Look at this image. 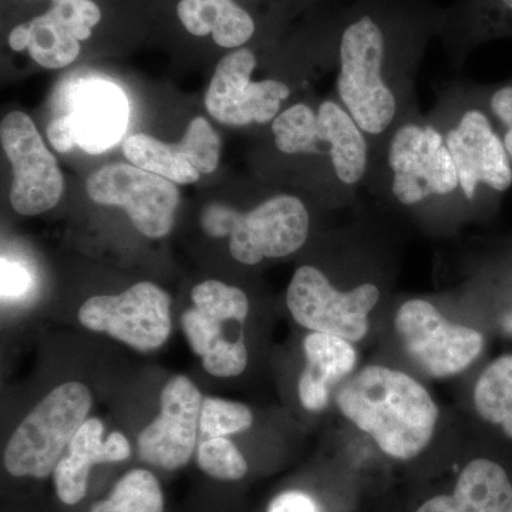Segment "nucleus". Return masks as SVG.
I'll return each instance as SVG.
<instances>
[{"instance_id":"nucleus-21","label":"nucleus","mask_w":512,"mask_h":512,"mask_svg":"<svg viewBox=\"0 0 512 512\" xmlns=\"http://www.w3.org/2000/svg\"><path fill=\"white\" fill-rule=\"evenodd\" d=\"M474 409L481 420L498 427L512 441V355L498 356L478 376Z\"/></svg>"},{"instance_id":"nucleus-6","label":"nucleus","mask_w":512,"mask_h":512,"mask_svg":"<svg viewBox=\"0 0 512 512\" xmlns=\"http://www.w3.org/2000/svg\"><path fill=\"white\" fill-rule=\"evenodd\" d=\"M79 320L84 328L106 333L138 352H153L170 338L171 298L153 282H138L119 295L87 299Z\"/></svg>"},{"instance_id":"nucleus-15","label":"nucleus","mask_w":512,"mask_h":512,"mask_svg":"<svg viewBox=\"0 0 512 512\" xmlns=\"http://www.w3.org/2000/svg\"><path fill=\"white\" fill-rule=\"evenodd\" d=\"M413 512H512V476L494 458H471L450 490L424 498Z\"/></svg>"},{"instance_id":"nucleus-35","label":"nucleus","mask_w":512,"mask_h":512,"mask_svg":"<svg viewBox=\"0 0 512 512\" xmlns=\"http://www.w3.org/2000/svg\"><path fill=\"white\" fill-rule=\"evenodd\" d=\"M28 275L18 265L3 261L2 264V293L3 296L18 295L25 291Z\"/></svg>"},{"instance_id":"nucleus-8","label":"nucleus","mask_w":512,"mask_h":512,"mask_svg":"<svg viewBox=\"0 0 512 512\" xmlns=\"http://www.w3.org/2000/svg\"><path fill=\"white\" fill-rule=\"evenodd\" d=\"M0 138L13 168V210L33 217L55 208L64 191L63 174L33 120L22 111H12L2 121Z\"/></svg>"},{"instance_id":"nucleus-20","label":"nucleus","mask_w":512,"mask_h":512,"mask_svg":"<svg viewBox=\"0 0 512 512\" xmlns=\"http://www.w3.org/2000/svg\"><path fill=\"white\" fill-rule=\"evenodd\" d=\"M318 137L320 143L329 144L336 177L343 184L359 183L366 173L367 143L362 128L348 111L333 101L320 104Z\"/></svg>"},{"instance_id":"nucleus-10","label":"nucleus","mask_w":512,"mask_h":512,"mask_svg":"<svg viewBox=\"0 0 512 512\" xmlns=\"http://www.w3.org/2000/svg\"><path fill=\"white\" fill-rule=\"evenodd\" d=\"M255 67V53L247 47L222 57L205 94V107L215 120L242 127L266 124L278 117L291 89L279 80L251 82Z\"/></svg>"},{"instance_id":"nucleus-33","label":"nucleus","mask_w":512,"mask_h":512,"mask_svg":"<svg viewBox=\"0 0 512 512\" xmlns=\"http://www.w3.org/2000/svg\"><path fill=\"white\" fill-rule=\"evenodd\" d=\"M266 512H320L311 495L302 491H286L276 495Z\"/></svg>"},{"instance_id":"nucleus-34","label":"nucleus","mask_w":512,"mask_h":512,"mask_svg":"<svg viewBox=\"0 0 512 512\" xmlns=\"http://www.w3.org/2000/svg\"><path fill=\"white\" fill-rule=\"evenodd\" d=\"M490 110L504 128L512 127V84L498 87L490 97Z\"/></svg>"},{"instance_id":"nucleus-16","label":"nucleus","mask_w":512,"mask_h":512,"mask_svg":"<svg viewBox=\"0 0 512 512\" xmlns=\"http://www.w3.org/2000/svg\"><path fill=\"white\" fill-rule=\"evenodd\" d=\"M194 308L181 316L185 338L195 355L201 359L215 346L228 342L225 325L244 323L248 318L249 301L244 291L220 281H205L191 291Z\"/></svg>"},{"instance_id":"nucleus-28","label":"nucleus","mask_w":512,"mask_h":512,"mask_svg":"<svg viewBox=\"0 0 512 512\" xmlns=\"http://www.w3.org/2000/svg\"><path fill=\"white\" fill-rule=\"evenodd\" d=\"M197 461L205 474L221 481H238L248 473L247 460L227 437L202 441Z\"/></svg>"},{"instance_id":"nucleus-2","label":"nucleus","mask_w":512,"mask_h":512,"mask_svg":"<svg viewBox=\"0 0 512 512\" xmlns=\"http://www.w3.org/2000/svg\"><path fill=\"white\" fill-rule=\"evenodd\" d=\"M420 10L366 0L340 32L338 92L363 133L382 134L396 116V97L384 83L383 67L393 40Z\"/></svg>"},{"instance_id":"nucleus-5","label":"nucleus","mask_w":512,"mask_h":512,"mask_svg":"<svg viewBox=\"0 0 512 512\" xmlns=\"http://www.w3.org/2000/svg\"><path fill=\"white\" fill-rule=\"evenodd\" d=\"M380 296V289L370 282L339 291L318 268L303 265L292 276L286 305L302 328L356 343L369 333V316Z\"/></svg>"},{"instance_id":"nucleus-7","label":"nucleus","mask_w":512,"mask_h":512,"mask_svg":"<svg viewBox=\"0 0 512 512\" xmlns=\"http://www.w3.org/2000/svg\"><path fill=\"white\" fill-rule=\"evenodd\" d=\"M86 190L96 204L123 208L148 238H163L174 227L180 192L160 175L133 164L104 165L90 175Z\"/></svg>"},{"instance_id":"nucleus-27","label":"nucleus","mask_w":512,"mask_h":512,"mask_svg":"<svg viewBox=\"0 0 512 512\" xmlns=\"http://www.w3.org/2000/svg\"><path fill=\"white\" fill-rule=\"evenodd\" d=\"M254 414L245 404L208 397L202 400L200 429L208 439L227 437L251 429Z\"/></svg>"},{"instance_id":"nucleus-25","label":"nucleus","mask_w":512,"mask_h":512,"mask_svg":"<svg viewBox=\"0 0 512 512\" xmlns=\"http://www.w3.org/2000/svg\"><path fill=\"white\" fill-rule=\"evenodd\" d=\"M275 144L285 154L316 153L318 144V113L306 104H295L279 114L272 123Z\"/></svg>"},{"instance_id":"nucleus-31","label":"nucleus","mask_w":512,"mask_h":512,"mask_svg":"<svg viewBox=\"0 0 512 512\" xmlns=\"http://www.w3.org/2000/svg\"><path fill=\"white\" fill-rule=\"evenodd\" d=\"M202 366L215 377H235L244 373L248 366L245 336L215 346L207 356L202 357Z\"/></svg>"},{"instance_id":"nucleus-29","label":"nucleus","mask_w":512,"mask_h":512,"mask_svg":"<svg viewBox=\"0 0 512 512\" xmlns=\"http://www.w3.org/2000/svg\"><path fill=\"white\" fill-rule=\"evenodd\" d=\"M178 146L198 173L210 174L217 170L221 140L207 120L195 117Z\"/></svg>"},{"instance_id":"nucleus-11","label":"nucleus","mask_w":512,"mask_h":512,"mask_svg":"<svg viewBox=\"0 0 512 512\" xmlns=\"http://www.w3.org/2000/svg\"><path fill=\"white\" fill-rule=\"evenodd\" d=\"M309 227V212L298 197L276 195L245 214L235 212L229 251L245 265L285 258L305 245Z\"/></svg>"},{"instance_id":"nucleus-17","label":"nucleus","mask_w":512,"mask_h":512,"mask_svg":"<svg viewBox=\"0 0 512 512\" xmlns=\"http://www.w3.org/2000/svg\"><path fill=\"white\" fill-rule=\"evenodd\" d=\"M103 421L92 417L82 424L69 444V454L60 458L53 473L57 497L63 504L83 500L94 464L117 463L130 457L131 447L123 433L114 431L103 441Z\"/></svg>"},{"instance_id":"nucleus-3","label":"nucleus","mask_w":512,"mask_h":512,"mask_svg":"<svg viewBox=\"0 0 512 512\" xmlns=\"http://www.w3.org/2000/svg\"><path fill=\"white\" fill-rule=\"evenodd\" d=\"M93 397L83 383L60 384L23 419L12 434L3 463L15 477L46 478L55 473L63 450L87 420Z\"/></svg>"},{"instance_id":"nucleus-22","label":"nucleus","mask_w":512,"mask_h":512,"mask_svg":"<svg viewBox=\"0 0 512 512\" xmlns=\"http://www.w3.org/2000/svg\"><path fill=\"white\" fill-rule=\"evenodd\" d=\"M123 153L130 164L173 183L192 184L201 175L184 156L178 143L165 144L148 134L128 137L123 144Z\"/></svg>"},{"instance_id":"nucleus-13","label":"nucleus","mask_w":512,"mask_h":512,"mask_svg":"<svg viewBox=\"0 0 512 512\" xmlns=\"http://www.w3.org/2000/svg\"><path fill=\"white\" fill-rule=\"evenodd\" d=\"M446 144L453 157L461 191L467 200H474L480 185L495 194L512 187L510 157L484 111L468 110L460 123L448 131Z\"/></svg>"},{"instance_id":"nucleus-32","label":"nucleus","mask_w":512,"mask_h":512,"mask_svg":"<svg viewBox=\"0 0 512 512\" xmlns=\"http://www.w3.org/2000/svg\"><path fill=\"white\" fill-rule=\"evenodd\" d=\"M47 137H49L52 147L59 153H69L70 150L77 147L72 120L67 114H62L50 121L47 126Z\"/></svg>"},{"instance_id":"nucleus-9","label":"nucleus","mask_w":512,"mask_h":512,"mask_svg":"<svg viewBox=\"0 0 512 512\" xmlns=\"http://www.w3.org/2000/svg\"><path fill=\"white\" fill-rule=\"evenodd\" d=\"M389 164L394 197L404 205L453 194L460 187L446 138L431 126L400 127L390 143Z\"/></svg>"},{"instance_id":"nucleus-30","label":"nucleus","mask_w":512,"mask_h":512,"mask_svg":"<svg viewBox=\"0 0 512 512\" xmlns=\"http://www.w3.org/2000/svg\"><path fill=\"white\" fill-rule=\"evenodd\" d=\"M57 19L72 32L80 43L93 36V29L101 20V9L94 0H72V2L50 5Z\"/></svg>"},{"instance_id":"nucleus-14","label":"nucleus","mask_w":512,"mask_h":512,"mask_svg":"<svg viewBox=\"0 0 512 512\" xmlns=\"http://www.w3.org/2000/svg\"><path fill=\"white\" fill-rule=\"evenodd\" d=\"M66 114L72 120L77 147L87 154H101L126 134L130 106L116 83L84 77L67 93Z\"/></svg>"},{"instance_id":"nucleus-26","label":"nucleus","mask_w":512,"mask_h":512,"mask_svg":"<svg viewBox=\"0 0 512 512\" xmlns=\"http://www.w3.org/2000/svg\"><path fill=\"white\" fill-rule=\"evenodd\" d=\"M460 26L470 40L512 35V0H466Z\"/></svg>"},{"instance_id":"nucleus-18","label":"nucleus","mask_w":512,"mask_h":512,"mask_svg":"<svg viewBox=\"0 0 512 512\" xmlns=\"http://www.w3.org/2000/svg\"><path fill=\"white\" fill-rule=\"evenodd\" d=\"M306 366L299 377V402L308 412L328 407L333 389L355 373L357 350L352 342L338 336L311 332L303 339Z\"/></svg>"},{"instance_id":"nucleus-23","label":"nucleus","mask_w":512,"mask_h":512,"mask_svg":"<svg viewBox=\"0 0 512 512\" xmlns=\"http://www.w3.org/2000/svg\"><path fill=\"white\" fill-rule=\"evenodd\" d=\"M32 40L28 49L30 57L45 69H63L74 63L82 45L69 29L56 18L52 10L30 19Z\"/></svg>"},{"instance_id":"nucleus-19","label":"nucleus","mask_w":512,"mask_h":512,"mask_svg":"<svg viewBox=\"0 0 512 512\" xmlns=\"http://www.w3.org/2000/svg\"><path fill=\"white\" fill-rule=\"evenodd\" d=\"M177 16L192 36H212L215 45L239 49L255 36L256 22L235 0H180Z\"/></svg>"},{"instance_id":"nucleus-36","label":"nucleus","mask_w":512,"mask_h":512,"mask_svg":"<svg viewBox=\"0 0 512 512\" xmlns=\"http://www.w3.org/2000/svg\"><path fill=\"white\" fill-rule=\"evenodd\" d=\"M30 40H32V33H30L29 20L28 22L19 23L18 26H15V28L10 30L8 42L9 47L13 52H23V50H28Z\"/></svg>"},{"instance_id":"nucleus-12","label":"nucleus","mask_w":512,"mask_h":512,"mask_svg":"<svg viewBox=\"0 0 512 512\" xmlns=\"http://www.w3.org/2000/svg\"><path fill=\"white\" fill-rule=\"evenodd\" d=\"M202 396L187 376L171 377L161 390L160 414L138 436V456L150 466L177 470L197 446Z\"/></svg>"},{"instance_id":"nucleus-24","label":"nucleus","mask_w":512,"mask_h":512,"mask_svg":"<svg viewBox=\"0 0 512 512\" xmlns=\"http://www.w3.org/2000/svg\"><path fill=\"white\" fill-rule=\"evenodd\" d=\"M90 512H164V495L156 476L148 470L128 471L106 500Z\"/></svg>"},{"instance_id":"nucleus-37","label":"nucleus","mask_w":512,"mask_h":512,"mask_svg":"<svg viewBox=\"0 0 512 512\" xmlns=\"http://www.w3.org/2000/svg\"><path fill=\"white\" fill-rule=\"evenodd\" d=\"M50 5H57V3L72 2V0H49Z\"/></svg>"},{"instance_id":"nucleus-1","label":"nucleus","mask_w":512,"mask_h":512,"mask_svg":"<svg viewBox=\"0 0 512 512\" xmlns=\"http://www.w3.org/2000/svg\"><path fill=\"white\" fill-rule=\"evenodd\" d=\"M340 414L400 463L429 448L440 409L429 390L409 373L383 365L357 370L336 394Z\"/></svg>"},{"instance_id":"nucleus-4","label":"nucleus","mask_w":512,"mask_h":512,"mask_svg":"<svg viewBox=\"0 0 512 512\" xmlns=\"http://www.w3.org/2000/svg\"><path fill=\"white\" fill-rule=\"evenodd\" d=\"M394 328L406 355L433 379L466 372L484 350L483 333L451 322L424 299L404 302L394 316Z\"/></svg>"}]
</instances>
